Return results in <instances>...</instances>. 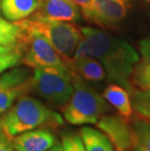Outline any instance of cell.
Here are the masks:
<instances>
[{"mask_svg": "<svg viewBox=\"0 0 150 151\" xmlns=\"http://www.w3.org/2000/svg\"><path fill=\"white\" fill-rule=\"evenodd\" d=\"M131 0H95L91 22L103 27H114L126 19Z\"/></svg>", "mask_w": 150, "mask_h": 151, "instance_id": "obj_9", "label": "cell"}, {"mask_svg": "<svg viewBox=\"0 0 150 151\" xmlns=\"http://www.w3.org/2000/svg\"><path fill=\"white\" fill-rule=\"evenodd\" d=\"M103 97L111 106L116 109L119 116L131 122L133 110L131 94L127 89L121 85L111 83L105 88Z\"/></svg>", "mask_w": 150, "mask_h": 151, "instance_id": "obj_13", "label": "cell"}, {"mask_svg": "<svg viewBox=\"0 0 150 151\" xmlns=\"http://www.w3.org/2000/svg\"><path fill=\"white\" fill-rule=\"evenodd\" d=\"M20 65H22V60L21 55L18 51L3 55L0 57V74L9 68L19 66Z\"/></svg>", "mask_w": 150, "mask_h": 151, "instance_id": "obj_20", "label": "cell"}, {"mask_svg": "<svg viewBox=\"0 0 150 151\" xmlns=\"http://www.w3.org/2000/svg\"><path fill=\"white\" fill-rule=\"evenodd\" d=\"M74 91L69 101L62 108L63 118L72 125L95 124L110 111L109 104L85 80L71 71Z\"/></svg>", "mask_w": 150, "mask_h": 151, "instance_id": "obj_3", "label": "cell"}, {"mask_svg": "<svg viewBox=\"0 0 150 151\" xmlns=\"http://www.w3.org/2000/svg\"><path fill=\"white\" fill-rule=\"evenodd\" d=\"M11 143L16 151H47L57 143V139L50 130L34 129L14 137Z\"/></svg>", "mask_w": 150, "mask_h": 151, "instance_id": "obj_10", "label": "cell"}, {"mask_svg": "<svg viewBox=\"0 0 150 151\" xmlns=\"http://www.w3.org/2000/svg\"><path fill=\"white\" fill-rule=\"evenodd\" d=\"M41 0H2L1 13L7 21L14 22L30 17L40 7Z\"/></svg>", "mask_w": 150, "mask_h": 151, "instance_id": "obj_14", "label": "cell"}, {"mask_svg": "<svg viewBox=\"0 0 150 151\" xmlns=\"http://www.w3.org/2000/svg\"><path fill=\"white\" fill-rule=\"evenodd\" d=\"M0 32L19 33L20 32V27L16 25L14 22H11L0 17Z\"/></svg>", "mask_w": 150, "mask_h": 151, "instance_id": "obj_23", "label": "cell"}, {"mask_svg": "<svg viewBox=\"0 0 150 151\" xmlns=\"http://www.w3.org/2000/svg\"><path fill=\"white\" fill-rule=\"evenodd\" d=\"M131 84L133 86V89L150 88V63L143 62L136 65L131 77Z\"/></svg>", "mask_w": 150, "mask_h": 151, "instance_id": "obj_18", "label": "cell"}, {"mask_svg": "<svg viewBox=\"0 0 150 151\" xmlns=\"http://www.w3.org/2000/svg\"><path fill=\"white\" fill-rule=\"evenodd\" d=\"M29 18L21 20L23 24L43 35L52 45L63 63L72 59L82 39L81 27L70 22L55 21L35 12Z\"/></svg>", "mask_w": 150, "mask_h": 151, "instance_id": "obj_4", "label": "cell"}, {"mask_svg": "<svg viewBox=\"0 0 150 151\" xmlns=\"http://www.w3.org/2000/svg\"><path fill=\"white\" fill-rule=\"evenodd\" d=\"M19 35H20V32L19 33L0 32V46H10V47L17 48Z\"/></svg>", "mask_w": 150, "mask_h": 151, "instance_id": "obj_22", "label": "cell"}, {"mask_svg": "<svg viewBox=\"0 0 150 151\" xmlns=\"http://www.w3.org/2000/svg\"><path fill=\"white\" fill-rule=\"evenodd\" d=\"M148 16H149V19H150V9H149V12H148Z\"/></svg>", "mask_w": 150, "mask_h": 151, "instance_id": "obj_30", "label": "cell"}, {"mask_svg": "<svg viewBox=\"0 0 150 151\" xmlns=\"http://www.w3.org/2000/svg\"><path fill=\"white\" fill-rule=\"evenodd\" d=\"M70 1L74 3L78 8H80L82 15L86 20L91 22L93 12H94L95 0H70Z\"/></svg>", "mask_w": 150, "mask_h": 151, "instance_id": "obj_21", "label": "cell"}, {"mask_svg": "<svg viewBox=\"0 0 150 151\" xmlns=\"http://www.w3.org/2000/svg\"><path fill=\"white\" fill-rule=\"evenodd\" d=\"M1 1L2 0H0V13H1Z\"/></svg>", "mask_w": 150, "mask_h": 151, "instance_id": "obj_29", "label": "cell"}, {"mask_svg": "<svg viewBox=\"0 0 150 151\" xmlns=\"http://www.w3.org/2000/svg\"><path fill=\"white\" fill-rule=\"evenodd\" d=\"M139 50L143 60L150 63V35L139 42Z\"/></svg>", "mask_w": 150, "mask_h": 151, "instance_id": "obj_24", "label": "cell"}, {"mask_svg": "<svg viewBox=\"0 0 150 151\" xmlns=\"http://www.w3.org/2000/svg\"><path fill=\"white\" fill-rule=\"evenodd\" d=\"M36 12L55 21L76 22L81 18L78 7L70 0H41Z\"/></svg>", "mask_w": 150, "mask_h": 151, "instance_id": "obj_11", "label": "cell"}, {"mask_svg": "<svg viewBox=\"0 0 150 151\" xmlns=\"http://www.w3.org/2000/svg\"><path fill=\"white\" fill-rule=\"evenodd\" d=\"M31 91L52 106L62 107L74 91L71 70L68 67H37L33 68Z\"/></svg>", "mask_w": 150, "mask_h": 151, "instance_id": "obj_5", "label": "cell"}, {"mask_svg": "<svg viewBox=\"0 0 150 151\" xmlns=\"http://www.w3.org/2000/svg\"><path fill=\"white\" fill-rule=\"evenodd\" d=\"M144 1H145L146 3H148V4H150V0H144Z\"/></svg>", "mask_w": 150, "mask_h": 151, "instance_id": "obj_28", "label": "cell"}, {"mask_svg": "<svg viewBox=\"0 0 150 151\" xmlns=\"http://www.w3.org/2000/svg\"><path fill=\"white\" fill-rule=\"evenodd\" d=\"M30 67H12L0 74V113L7 111L15 101L31 91Z\"/></svg>", "mask_w": 150, "mask_h": 151, "instance_id": "obj_7", "label": "cell"}, {"mask_svg": "<svg viewBox=\"0 0 150 151\" xmlns=\"http://www.w3.org/2000/svg\"><path fill=\"white\" fill-rule=\"evenodd\" d=\"M9 140L4 134H0V151H14V147Z\"/></svg>", "mask_w": 150, "mask_h": 151, "instance_id": "obj_25", "label": "cell"}, {"mask_svg": "<svg viewBox=\"0 0 150 151\" xmlns=\"http://www.w3.org/2000/svg\"><path fill=\"white\" fill-rule=\"evenodd\" d=\"M130 94L133 110L136 117L150 123V88L144 90L133 89Z\"/></svg>", "mask_w": 150, "mask_h": 151, "instance_id": "obj_17", "label": "cell"}, {"mask_svg": "<svg viewBox=\"0 0 150 151\" xmlns=\"http://www.w3.org/2000/svg\"><path fill=\"white\" fill-rule=\"evenodd\" d=\"M63 120L57 112L51 110L38 99L24 95L0 121V128L8 139L36 128L62 126Z\"/></svg>", "mask_w": 150, "mask_h": 151, "instance_id": "obj_2", "label": "cell"}, {"mask_svg": "<svg viewBox=\"0 0 150 151\" xmlns=\"http://www.w3.org/2000/svg\"><path fill=\"white\" fill-rule=\"evenodd\" d=\"M132 128L133 151H150V123L136 117Z\"/></svg>", "mask_w": 150, "mask_h": 151, "instance_id": "obj_16", "label": "cell"}, {"mask_svg": "<svg viewBox=\"0 0 150 151\" xmlns=\"http://www.w3.org/2000/svg\"><path fill=\"white\" fill-rule=\"evenodd\" d=\"M95 125L108 137L115 151H133V128L129 121L116 115H103Z\"/></svg>", "mask_w": 150, "mask_h": 151, "instance_id": "obj_8", "label": "cell"}, {"mask_svg": "<svg viewBox=\"0 0 150 151\" xmlns=\"http://www.w3.org/2000/svg\"><path fill=\"white\" fill-rule=\"evenodd\" d=\"M63 151H86L80 134H66L62 137Z\"/></svg>", "mask_w": 150, "mask_h": 151, "instance_id": "obj_19", "label": "cell"}, {"mask_svg": "<svg viewBox=\"0 0 150 151\" xmlns=\"http://www.w3.org/2000/svg\"><path fill=\"white\" fill-rule=\"evenodd\" d=\"M17 51L16 47H10V46H0V57L6 54H10Z\"/></svg>", "mask_w": 150, "mask_h": 151, "instance_id": "obj_26", "label": "cell"}, {"mask_svg": "<svg viewBox=\"0 0 150 151\" xmlns=\"http://www.w3.org/2000/svg\"><path fill=\"white\" fill-rule=\"evenodd\" d=\"M47 151H63L62 145L60 143H56L53 147H51L49 150Z\"/></svg>", "mask_w": 150, "mask_h": 151, "instance_id": "obj_27", "label": "cell"}, {"mask_svg": "<svg viewBox=\"0 0 150 151\" xmlns=\"http://www.w3.org/2000/svg\"><path fill=\"white\" fill-rule=\"evenodd\" d=\"M82 39L74 56L88 55L98 60L109 81L132 92L131 77L139 62V56L132 45L106 31L95 27H81Z\"/></svg>", "mask_w": 150, "mask_h": 151, "instance_id": "obj_1", "label": "cell"}, {"mask_svg": "<svg viewBox=\"0 0 150 151\" xmlns=\"http://www.w3.org/2000/svg\"><path fill=\"white\" fill-rule=\"evenodd\" d=\"M79 134L86 151H115L112 143L101 131L84 127L80 130Z\"/></svg>", "mask_w": 150, "mask_h": 151, "instance_id": "obj_15", "label": "cell"}, {"mask_svg": "<svg viewBox=\"0 0 150 151\" xmlns=\"http://www.w3.org/2000/svg\"><path fill=\"white\" fill-rule=\"evenodd\" d=\"M66 65L71 71L79 75L85 81L100 82L106 77L103 65L98 60L88 55L73 56Z\"/></svg>", "mask_w": 150, "mask_h": 151, "instance_id": "obj_12", "label": "cell"}, {"mask_svg": "<svg viewBox=\"0 0 150 151\" xmlns=\"http://www.w3.org/2000/svg\"><path fill=\"white\" fill-rule=\"evenodd\" d=\"M14 24L18 25L21 30L17 43V51L21 55L22 65L30 68L50 66L60 68L67 67L42 34L20 21L14 22Z\"/></svg>", "mask_w": 150, "mask_h": 151, "instance_id": "obj_6", "label": "cell"}]
</instances>
